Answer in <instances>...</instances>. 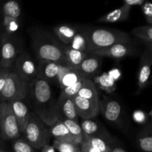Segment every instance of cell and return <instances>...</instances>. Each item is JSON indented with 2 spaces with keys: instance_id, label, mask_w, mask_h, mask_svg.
Wrapping results in <instances>:
<instances>
[{
  "instance_id": "cell-3",
  "label": "cell",
  "mask_w": 152,
  "mask_h": 152,
  "mask_svg": "<svg viewBox=\"0 0 152 152\" xmlns=\"http://www.w3.org/2000/svg\"><path fill=\"white\" fill-rule=\"evenodd\" d=\"M25 140L34 148L41 149L50 140V134L44 123L34 114H30L29 120L24 131Z\"/></svg>"
},
{
  "instance_id": "cell-37",
  "label": "cell",
  "mask_w": 152,
  "mask_h": 152,
  "mask_svg": "<svg viewBox=\"0 0 152 152\" xmlns=\"http://www.w3.org/2000/svg\"><path fill=\"white\" fill-rule=\"evenodd\" d=\"M145 3L144 0H126L124 4L132 7V6H142Z\"/></svg>"
},
{
  "instance_id": "cell-8",
  "label": "cell",
  "mask_w": 152,
  "mask_h": 152,
  "mask_svg": "<svg viewBox=\"0 0 152 152\" xmlns=\"http://www.w3.org/2000/svg\"><path fill=\"white\" fill-rule=\"evenodd\" d=\"M71 98L75 105L77 115L83 120H91L100 113L99 102L88 100L77 95Z\"/></svg>"
},
{
  "instance_id": "cell-28",
  "label": "cell",
  "mask_w": 152,
  "mask_h": 152,
  "mask_svg": "<svg viewBox=\"0 0 152 152\" xmlns=\"http://www.w3.org/2000/svg\"><path fill=\"white\" fill-rule=\"evenodd\" d=\"M132 34L137 38L140 39L148 44L149 49L151 48L152 42V27L151 25L140 26L132 30Z\"/></svg>"
},
{
  "instance_id": "cell-19",
  "label": "cell",
  "mask_w": 152,
  "mask_h": 152,
  "mask_svg": "<svg viewBox=\"0 0 152 152\" xmlns=\"http://www.w3.org/2000/svg\"><path fill=\"white\" fill-rule=\"evenodd\" d=\"M50 136L53 137L55 140L61 142H67L74 143L77 145L75 140L70 134L69 131L64 125L62 120L56 122L54 124L52 125L51 127L49 129Z\"/></svg>"
},
{
  "instance_id": "cell-38",
  "label": "cell",
  "mask_w": 152,
  "mask_h": 152,
  "mask_svg": "<svg viewBox=\"0 0 152 152\" xmlns=\"http://www.w3.org/2000/svg\"><path fill=\"white\" fill-rule=\"evenodd\" d=\"M41 152H56L55 151L56 150L54 149V148H53L52 145H48V144H47V145H45L44 147H42V148H41Z\"/></svg>"
},
{
  "instance_id": "cell-22",
  "label": "cell",
  "mask_w": 152,
  "mask_h": 152,
  "mask_svg": "<svg viewBox=\"0 0 152 152\" xmlns=\"http://www.w3.org/2000/svg\"><path fill=\"white\" fill-rule=\"evenodd\" d=\"M88 54V53L74 50V49H71L68 47L64 48V55H65V62L68 66L72 68L77 69L79 65L86 59Z\"/></svg>"
},
{
  "instance_id": "cell-11",
  "label": "cell",
  "mask_w": 152,
  "mask_h": 152,
  "mask_svg": "<svg viewBox=\"0 0 152 152\" xmlns=\"http://www.w3.org/2000/svg\"><path fill=\"white\" fill-rule=\"evenodd\" d=\"M102 57L88 53L86 59L79 65L77 70L84 78L90 80L100 69Z\"/></svg>"
},
{
  "instance_id": "cell-36",
  "label": "cell",
  "mask_w": 152,
  "mask_h": 152,
  "mask_svg": "<svg viewBox=\"0 0 152 152\" xmlns=\"http://www.w3.org/2000/svg\"><path fill=\"white\" fill-rule=\"evenodd\" d=\"M10 71L9 69H2L0 71V94H1L3 88H4L6 79H7V77Z\"/></svg>"
},
{
  "instance_id": "cell-32",
  "label": "cell",
  "mask_w": 152,
  "mask_h": 152,
  "mask_svg": "<svg viewBox=\"0 0 152 152\" xmlns=\"http://www.w3.org/2000/svg\"><path fill=\"white\" fill-rule=\"evenodd\" d=\"M3 25H4L6 33L8 35L16 32L19 29V27L18 19L5 16H4V19H3Z\"/></svg>"
},
{
  "instance_id": "cell-12",
  "label": "cell",
  "mask_w": 152,
  "mask_h": 152,
  "mask_svg": "<svg viewBox=\"0 0 152 152\" xmlns=\"http://www.w3.org/2000/svg\"><path fill=\"white\" fill-rule=\"evenodd\" d=\"M151 49L145 51L142 54V60L140 62L139 73H138V89L139 91L145 88L149 83L150 75H151Z\"/></svg>"
},
{
  "instance_id": "cell-30",
  "label": "cell",
  "mask_w": 152,
  "mask_h": 152,
  "mask_svg": "<svg viewBox=\"0 0 152 152\" xmlns=\"http://www.w3.org/2000/svg\"><path fill=\"white\" fill-rule=\"evenodd\" d=\"M52 146L59 152H82L80 146L76 144L67 142H61L55 140Z\"/></svg>"
},
{
  "instance_id": "cell-24",
  "label": "cell",
  "mask_w": 152,
  "mask_h": 152,
  "mask_svg": "<svg viewBox=\"0 0 152 152\" xmlns=\"http://www.w3.org/2000/svg\"><path fill=\"white\" fill-rule=\"evenodd\" d=\"M77 96L95 102L100 101L96 86L91 80H88V79L85 80L81 89L77 94Z\"/></svg>"
},
{
  "instance_id": "cell-14",
  "label": "cell",
  "mask_w": 152,
  "mask_h": 152,
  "mask_svg": "<svg viewBox=\"0 0 152 152\" xmlns=\"http://www.w3.org/2000/svg\"><path fill=\"white\" fill-rule=\"evenodd\" d=\"M7 102L10 105L15 118L17 121L20 132L23 133L30 117L28 107L22 100H13Z\"/></svg>"
},
{
  "instance_id": "cell-6",
  "label": "cell",
  "mask_w": 152,
  "mask_h": 152,
  "mask_svg": "<svg viewBox=\"0 0 152 152\" xmlns=\"http://www.w3.org/2000/svg\"><path fill=\"white\" fill-rule=\"evenodd\" d=\"M21 80L29 84L38 74V67L27 53H21L15 59V71Z\"/></svg>"
},
{
  "instance_id": "cell-16",
  "label": "cell",
  "mask_w": 152,
  "mask_h": 152,
  "mask_svg": "<svg viewBox=\"0 0 152 152\" xmlns=\"http://www.w3.org/2000/svg\"><path fill=\"white\" fill-rule=\"evenodd\" d=\"M62 64L53 62H40L38 67V74L39 77L48 82H57V76Z\"/></svg>"
},
{
  "instance_id": "cell-29",
  "label": "cell",
  "mask_w": 152,
  "mask_h": 152,
  "mask_svg": "<svg viewBox=\"0 0 152 152\" xmlns=\"http://www.w3.org/2000/svg\"><path fill=\"white\" fill-rule=\"evenodd\" d=\"M1 11L4 16L18 19L21 15L20 6L16 1H8L1 7Z\"/></svg>"
},
{
  "instance_id": "cell-7",
  "label": "cell",
  "mask_w": 152,
  "mask_h": 152,
  "mask_svg": "<svg viewBox=\"0 0 152 152\" xmlns=\"http://www.w3.org/2000/svg\"><path fill=\"white\" fill-rule=\"evenodd\" d=\"M31 92L34 101L39 105H46L50 103L52 89L49 82L39 77H37L31 82Z\"/></svg>"
},
{
  "instance_id": "cell-9",
  "label": "cell",
  "mask_w": 152,
  "mask_h": 152,
  "mask_svg": "<svg viewBox=\"0 0 152 152\" xmlns=\"http://www.w3.org/2000/svg\"><path fill=\"white\" fill-rule=\"evenodd\" d=\"M135 50L132 44H116L105 48L98 49L89 53L90 54L96 55V56H107L113 59H120L135 54Z\"/></svg>"
},
{
  "instance_id": "cell-2",
  "label": "cell",
  "mask_w": 152,
  "mask_h": 152,
  "mask_svg": "<svg viewBox=\"0 0 152 152\" xmlns=\"http://www.w3.org/2000/svg\"><path fill=\"white\" fill-rule=\"evenodd\" d=\"M34 48L39 62H53L67 65L64 55V48L46 34L43 35L39 34L36 36Z\"/></svg>"
},
{
  "instance_id": "cell-39",
  "label": "cell",
  "mask_w": 152,
  "mask_h": 152,
  "mask_svg": "<svg viewBox=\"0 0 152 152\" xmlns=\"http://www.w3.org/2000/svg\"><path fill=\"white\" fill-rule=\"evenodd\" d=\"M111 152H127L124 148H121V147L119 146H112L111 148Z\"/></svg>"
},
{
  "instance_id": "cell-34",
  "label": "cell",
  "mask_w": 152,
  "mask_h": 152,
  "mask_svg": "<svg viewBox=\"0 0 152 152\" xmlns=\"http://www.w3.org/2000/svg\"><path fill=\"white\" fill-rule=\"evenodd\" d=\"M140 149L144 152L152 151V137L151 135L143 137L138 140Z\"/></svg>"
},
{
  "instance_id": "cell-33",
  "label": "cell",
  "mask_w": 152,
  "mask_h": 152,
  "mask_svg": "<svg viewBox=\"0 0 152 152\" xmlns=\"http://www.w3.org/2000/svg\"><path fill=\"white\" fill-rule=\"evenodd\" d=\"M13 152H35L34 148L25 140H16L13 145Z\"/></svg>"
},
{
  "instance_id": "cell-15",
  "label": "cell",
  "mask_w": 152,
  "mask_h": 152,
  "mask_svg": "<svg viewBox=\"0 0 152 152\" xmlns=\"http://www.w3.org/2000/svg\"><path fill=\"white\" fill-rule=\"evenodd\" d=\"M100 112L107 120L115 123L119 120L121 114V105L117 101L113 99H105L99 101Z\"/></svg>"
},
{
  "instance_id": "cell-10",
  "label": "cell",
  "mask_w": 152,
  "mask_h": 152,
  "mask_svg": "<svg viewBox=\"0 0 152 152\" xmlns=\"http://www.w3.org/2000/svg\"><path fill=\"white\" fill-rule=\"evenodd\" d=\"M17 57L16 45L8 37H2L0 48V60L2 69H9Z\"/></svg>"
},
{
  "instance_id": "cell-5",
  "label": "cell",
  "mask_w": 152,
  "mask_h": 152,
  "mask_svg": "<svg viewBox=\"0 0 152 152\" xmlns=\"http://www.w3.org/2000/svg\"><path fill=\"white\" fill-rule=\"evenodd\" d=\"M19 125L7 102H0V134L2 139H16L20 136Z\"/></svg>"
},
{
  "instance_id": "cell-27",
  "label": "cell",
  "mask_w": 152,
  "mask_h": 152,
  "mask_svg": "<svg viewBox=\"0 0 152 152\" xmlns=\"http://www.w3.org/2000/svg\"><path fill=\"white\" fill-rule=\"evenodd\" d=\"M62 121L64 123V125L66 126L68 130L69 131L70 134L74 139L77 145L80 146V145L83 142V139H84V134H83V132L82 131L81 127H80V125H79V123L77 122L66 120V119H63V120H62Z\"/></svg>"
},
{
  "instance_id": "cell-31",
  "label": "cell",
  "mask_w": 152,
  "mask_h": 152,
  "mask_svg": "<svg viewBox=\"0 0 152 152\" xmlns=\"http://www.w3.org/2000/svg\"><path fill=\"white\" fill-rule=\"evenodd\" d=\"M86 79H82L79 82H77L76 84L73 85V86H69L68 88H65L61 90V96H65V97H73V96H76L78 94L79 91L81 89L82 86H83V83Z\"/></svg>"
},
{
  "instance_id": "cell-40",
  "label": "cell",
  "mask_w": 152,
  "mask_h": 152,
  "mask_svg": "<svg viewBox=\"0 0 152 152\" xmlns=\"http://www.w3.org/2000/svg\"><path fill=\"white\" fill-rule=\"evenodd\" d=\"M2 70V68H1V60H0V71Z\"/></svg>"
},
{
  "instance_id": "cell-25",
  "label": "cell",
  "mask_w": 152,
  "mask_h": 152,
  "mask_svg": "<svg viewBox=\"0 0 152 152\" xmlns=\"http://www.w3.org/2000/svg\"><path fill=\"white\" fill-rule=\"evenodd\" d=\"M82 79H84V77L79 72L78 70L71 68H70L68 72L64 74L63 77L59 80L58 83L60 86L61 90H62V89L76 84L77 82L81 80Z\"/></svg>"
},
{
  "instance_id": "cell-20",
  "label": "cell",
  "mask_w": 152,
  "mask_h": 152,
  "mask_svg": "<svg viewBox=\"0 0 152 152\" xmlns=\"http://www.w3.org/2000/svg\"><path fill=\"white\" fill-rule=\"evenodd\" d=\"M82 131L84 137H105V131H102L97 123L92 120H83L81 123Z\"/></svg>"
},
{
  "instance_id": "cell-17",
  "label": "cell",
  "mask_w": 152,
  "mask_h": 152,
  "mask_svg": "<svg viewBox=\"0 0 152 152\" xmlns=\"http://www.w3.org/2000/svg\"><path fill=\"white\" fill-rule=\"evenodd\" d=\"M57 107L59 111L64 115L65 119L78 123L79 117L77 115L75 105L72 98L60 96Z\"/></svg>"
},
{
  "instance_id": "cell-35",
  "label": "cell",
  "mask_w": 152,
  "mask_h": 152,
  "mask_svg": "<svg viewBox=\"0 0 152 152\" xmlns=\"http://www.w3.org/2000/svg\"><path fill=\"white\" fill-rule=\"evenodd\" d=\"M142 10H143L144 15L145 16V19L148 22V25H151L152 24V4L148 1H145L142 4Z\"/></svg>"
},
{
  "instance_id": "cell-23",
  "label": "cell",
  "mask_w": 152,
  "mask_h": 152,
  "mask_svg": "<svg viewBox=\"0 0 152 152\" xmlns=\"http://www.w3.org/2000/svg\"><path fill=\"white\" fill-rule=\"evenodd\" d=\"M79 29L71 25H59L54 28V33L63 44L68 45Z\"/></svg>"
},
{
  "instance_id": "cell-18",
  "label": "cell",
  "mask_w": 152,
  "mask_h": 152,
  "mask_svg": "<svg viewBox=\"0 0 152 152\" xmlns=\"http://www.w3.org/2000/svg\"><path fill=\"white\" fill-rule=\"evenodd\" d=\"M131 9L132 7L124 4L120 8L112 10L99 18L98 22H105V23H114V22L125 21L129 18Z\"/></svg>"
},
{
  "instance_id": "cell-13",
  "label": "cell",
  "mask_w": 152,
  "mask_h": 152,
  "mask_svg": "<svg viewBox=\"0 0 152 152\" xmlns=\"http://www.w3.org/2000/svg\"><path fill=\"white\" fill-rule=\"evenodd\" d=\"M111 146L104 138L84 137L80 145L82 152H111Z\"/></svg>"
},
{
  "instance_id": "cell-1",
  "label": "cell",
  "mask_w": 152,
  "mask_h": 152,
  "mask_svg": "<svg viewBox=\"0 0 152 152\" xmlns=\"http://www.w3.org/2000/svg\"><path fill=\"white\" fill-rule=\"evenodd\" d=\"M88 53L95 50L110 47L116 44H131L129 34L123 31L108 28L87 30Z\"/></svg>"
},
{
  "instance_id": "cell-4",
  "label": "cell",
  "mask_w": 152,
  "mask_h": 152,
  "mask_svg": "<svg viewBox=\"0 0 152 152\" xmlns=\"http://www.w3.org/2000/svg\"><path fill=\"white\" fill-rule=\"evenodd\" d=\"M28 84L21 80L14 72L10 71L6 79L4 88L0 94L1 102L22 100L27 96Z\"/></svg>"
},
{
  "instance_id": "cell-21",
  "label": "cell",
  "mask_w": 152,
  "mask_h": 152,
  "mask_svg": "<svg viewBox=\"0 0 152 152\" xmlns=\"http://www.w3.org/2000/svg\"><path fill=\"white\" fill-rule=\"evenodd\" d=\"M67 47L79 51L88 53V39L87 30H78L72 41Z\"/></svg>"
},
{
  "instance_id": "cell-26",
  "label": "cell",
  "mask_w": 152,
  "mask_h": 152,
  "mask_svg": "<svg viewBox=\"0 0 152 152\" xmlns=\"http://www.w3.org/2000/svg\"><path fill=\"white\" fill-rule=\"evenodd\" d=\"M94 84L99 86V88L105 91L107 93H111L116 89L115 80L110 74H104L94 78Z\"/></svg>"
},
{
  "instance_id": "cell-41",
  "label": "cell",
  "mask_w": 152,
  "mask_h": 152,
  "mask_svg": "<svg viewBox=\"0 0 152 152\" xmlns=\"http://www.w3.org/2000/svg\"><path fill=\"white\" fill-rule=\"evenodd\" d=\"M0 152H6V151H4V150H2V149H0Z\"/></svg>"
}]
</instances>
